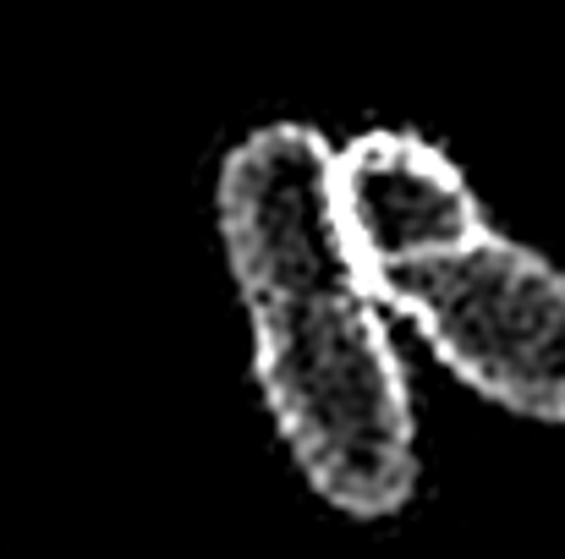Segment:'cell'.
<instances>
[{"instance_id": "1", "label": "cell", "mask_w": 565, "mask_h": 559, "mask_svg": "<svg viewBox=\"0 0 565 559\" xmlns=\"http://www.w3.org/2000/svg\"><path fill=\"white\" fill-rule=\"evenodd\" d=\"M253 330V373L302 483L352 522H390L417 488V417L335 192V143L302 121L247 132L214 186Z\"/></svg>"}, {"instance_id": "2", "label": "cell", "mask_w": 565, "mask_h": 559, "mask_svg": "<svg viewBox=\"0 0 565 559\" xmlns=\"http://www.w3.org/2000/svg\"><path fill=\"white\" fill-rule=\"evenodd\" d=\"M434 357L483 400L565 422V269L544 252L478 230L467 247L423 269L390 297Z\"/></svg>"}, {"instance_id": "3", "label": "cell", "mask_w": 565, "mask_h": 559, "mask_svg": "<svg viewBox=\"0 0 565 559\" xmlns=\"http://www.w3.org/2000/svg\"><path fill=\"white\" fill-rule=\"evenodd\" d=\"M335 192L347 236L390 302L406 280L467 247L483 225V208L467 176L417 132H363L335 149Z\"/></svg>"}]
</instances>
